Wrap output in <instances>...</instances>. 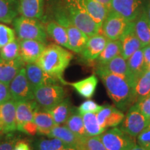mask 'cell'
I'll return each instance as SVG.
<instances>
[{
  "label": "cell",
  "instance_id": "27",
  "mask_svg": "<svg viewBox=\"0 0 150 150\" xmlns=\"http://www.w3.org/2000/svg\"><path fill=\"white\" fill-rule=\"evenodd\" d=\"M127 63L133 80L136 83L138 79L147 70L144 60L142 48L137 50L135 53L133 54L127 60Z\"/></svg>",
  "mask_w": 150,
  "mask_h": 150
},
{
  "label": "cell",
  "instance_id": "10",
  "mask_svg": "<svg viewBox=\"0 0 150 150\" xmlns=\"http://www.w3.org/2000/svg\"><path fill=\"white\" fill-rule=\"evenodd\" d=\"M129 23L125 18L110 11L102 24L101 33L108 40H120Z\"/></svg>",
  "mask_w": 150,
  "mask_h": 150
},
{
  "label": "cell",
  "instance_id": "4",
  "mask_svg": "<svg viewBox=\"0 0 150 150\" xmlns=\"http://www.w3.org/2000/svg\"><path fill=\"white\" fill-rule=\"evenodd\" d=\"M67 16L71 22L88 37L101 32V28L96 24L86 10L84 0L82 2L67 7Z\"/></svg>",
  "mask_w": 150,
  "mask_h": 150
},
{
  "label": "cell",
  "instance_id": "22",
  "mask_svg": "<svg viewBox=\"0 0 150 150\" xmlns=\"http://www.w3.org/2000/svg\"><path fill=\"white\" fill-rule=\"evenodd\" d=\"M134 27L142 47L150 45V22L145 10H142L134 20Z\"/></svg>",
  "mask_w": 150,
  "mask_h": 150
},
{
  "label": "cell",
  "instance_id": "47",
  "mask_svg": "<svg viewBox=\"0 0 150 150\" xmlns=\"http://www.w3.org/2000/svg\"><path fill=\"white\" fill-rule=\"evenodd\" d=\"M66 4V7L70 6H73L75 4H77L83 1V0H62Z\"/></svg>",
  "mask_w": 150,
  "mask_h": 150
},
{
  "label": "cell",
  "instance_id": "24",
  "mask_svg": "<svg viewBox=\"0 0 150 150\" xmlns=\"http://www.w3.org/2000/svg\"><path fill=\"white\" fill-rule=\"evenodd\" d=\"M84 4L90 16L102 29V24L110 12V9L95 0H84Z\"/></svg>",
  "mask_w": 150,
  "mask_h": 150
},
{
  "label": "cell",
  "instance_id": "49",
  "mask_svg": "<svg viewBox=\"0 0 150 150\" xmlns=\"http://www.w3.org/2000/svg\"><path fill=\"white\" fill-rule=\"evenodd\" d=\"M127 150H148L147 149H145V148L141 147V146H140L139 145H135L134 146H133V147H131V148H129V149Z\"/></svg>",
  "mask_w": 150,
  "mask_h": 150
},
{
  "label": "cell",
  "instance_id": "36",
  "mask_svg": "<svg viewBox=\"0 0 150 150\" xmlns=\"http://www.w3.org/2000/svg\"><path fill=\"white\" fill-rule=\"evenodd\" d=\"M0 57L4 61H12L20 57L19 40L15 39L0 49Z\"/></svg>",
  "mask_w": 150,
  "mask_h": 150
},
{
  "label": "cell",
  "instance_id": "53",
  "mask_svg": "<svg viewBox=\"0 0 150 150\" xmlns=\"http://www.w3.org/2000/svg\"><path fill=\"white\" fill-rule=\"evenodd\" d=\"M149 124H150V120H149Z\"/></svg>",
  "mask_w": 150,
  "mask_h": 150
},
{
  "label": "cell",
  "instance_id": "3",
  "mask_svg": "<svg viewBox=\"0 0 150 150\" xmlns=\"http://www.w3.org/2000/svg\"><path fill=\"white\" fill-rule=\"evenodd\" d=\"M13 23L19 40H35L46 43L45 28L38 19L22 16L15 19Z\"/></svg>",
  "mask_w": 150,
  "mask_h": 150
},
{
  "label": "cell",
  "instance_id": "48",
  "mask_svg": "<svg viewBox=\"0 0 150 150\" xmlns=\"http://www.w3.org/2000/svg\"><path fill=\"white\" fill-rule=\"evenodd\" d=\"M95 1H98V2L106 6H107L108 8L110 9V3H111L112 0H95Z\"/></svg>",
  "mask_w": 150,
  "mask_h": 150
},
{
  "label": "cell",
  "instance_id": "46",
  "mask_svg": "<svg viewBox=\"0 0 150 150\" xmlns=\"http://www.w3.org/2000/svg\"><path fill=\"white\" fill-rule=\"evenodd\" d=\"M142 52H143L144 60L146 65V68L150 67V45L142 47Z\"/></svg>",
  "mask_w": 150,
  "mask_h": 150
},
{
  "label": "cell",
  "instance_id": "43",
  "mask_svg": "<svg viewBox=\"0 0 150 150\" xmlns=\"http://www.w3.org/2000/svg\"><path fill=\"white\" fill-rule=\"evenodd\" d=\"M17 130L31 136H35V135L38 134L37 125H35L33 121L27 122L23 124L22 126L18 128Z\"/></svg>",
  "mask_w": 150,
  "mask_h": 150
},
{
  "label": "cell",
  "instance_id": "13",
  "mask_svg": "<svg viewBox=\"0 0 150 150\" xmlns=\"http://www.w3.org/2000/svg\"><path fill=\"white\" fill-rule=\"evenodd\" d=\"M26 75L33 91L41 86L56 83L57 79L48 74L35 63H27Z\"/></svg>",
  "mask_w": 150,
  "mask_h": 150
},
{
  "label": "cell",
  "instance_id": "41",
  "mask_svg": "<svg viewBox=\"0 0 150 150\" xmlns=\"http://www.w3.org/2000/svg\"><path fill=\"white\" fill-rule=\"evenodd\" d=\"M136 138L138 145L150 150V124L140 133Z\"/></svg>",
  "mask_w": 150,
  "mask_h": 150
},
{
  "label": "cell",
  "instance_id": "14",
  "mask_svg": "<svg viewBox=\"0 0 150 150\" xmlns=\"http://www.w3.org/2000/svg\"><path fill=\"white\" fill-rule=\"evenodd\" d=\"M125 115L123 111L115 106L106 105L97 112V118L99 125L106 130L110 127L118 126L123 120Z\"/></svg>",
  "mask_w": 150,
  "mask_h": 150
},
{
  "label": "cell",
  "instance_id": "1",
  "mask_svg": "<svg viewBox=\"0 0 150 150\" xmlns=\"http://www.w3.org/2000/svg\"><path fill=\"white\" fill-rule=\"evenodd\" d=\"M95 72L104 83L108 96L115 107L124 112L127 111L135 104L134 88L128 81L100 67H96Z\"/></svg>",
  "mask_w": 150,
  "mask_h": 150
},
{
  "label": "cell",
  "instance_id": "11",
  "mask_svg": "<svg viewBox=\"0 0 150 150\" xmlns=\"http://www.w3.org/2000/svg\"><path fill=\"white\" fill-rule=\"evenodd\" d=\"M16 130V102L10 99L0 104V135Z\"/></svg>",
  "mask_w": 150,
  "mask_h": 150
},
{
  "label": "cell",
  "instance_id": "37",
  "mask_svg": "<svg viewBox=\"0 0 150 150\" xmlns=\"http://www.w3.org/2000/svg\"><path fill=\"white\" fill-rule=\"evenodd\" d=\"M79 150H107L99 136H86L82 138Z\"/></svg>",
  "mask_w": 150,
  "mask_h": 150
},
{
  "label": "cell",
  "instance_id": "26",
  "mask_svg": "<svg viewBox=\"0 0 150 150\" xmlns=\"http://www.w3.org/2000/svg\"><path fill=\"white\" fill-rule=\"evenodd\" d=\"M47 34L50 35L56 44L70 50L68 37L66 29L57 22H50L45 27Z\"/></svg>",
  "mask_w": 150,
  "mask_h": 150
},
{
  "label": "cell",
  "instance_id": "52",
  "mask_svg": "<svg viewBox=\"0 0 150 150\" xmlns=\"http://www.w3.org/2000/svg\"><path fill=\"white\" fill-rule=\"evenodd\" d=\"M147 69H148V70H150V67H148V68H147Z\"/></svg>",
  "mask_w": 150,
  "mask_h": 150
},
{
  "label": "cell",
  "instance_id": "21",
  "mask_svg": "<svg viewBox=\"0 0 150 150\" xmlns=\"http://www.w3.org/2000/svg\"><path fill=\"white\" fill-rule=\"evenodd\" d=\"M49 138H56L65 142L69 147L79 149L80 147L81 140L83 138H80L74 134L72 131L66 126L56 125L52 129L51 131L47 136Z\"/></svg>",
  "mask_w": 150,
  "mask_h": 150
},
{
  "label": "cell",
  "instance_id": "23",
  "mask_svg": "<svg viewBox=\"0 0 150 150\" xmlns=\"http://www.w3.org/2000/svg\"><path fill=\"white\" fill-rule=\"evenodd\" d=\"M19 11L22 16L40 19L43 15L44 0H19Z\"/></svg>",
  "mask_w": 150,
  "mask_h": 150
},
{
  "label": "cell",
  "instance_id": "15",
  "mask_svg": "<svg viewBox=\"0 0 150 150\" xmlns=\"http://www.w3.org/2000/svg\"><path fill=\"white\" fill-rule=\"evenodd\" d=\"M19 43L20 57L25 63H35L46 47L45 43L35 40H19Z\"/></svg>",
  "mask_w": 150,
  "mask_h": 150
},
{
  "label": "cell",
  "instance_id": "18",
  "mask_svg": "<svg viewBox=\"0 0 150 150\" xmlns=\"http://www.w3.org/2000/svg\"><path fill=\"white\" fill-rule=\"evenodd\" d=\"M96 67H100L108 72L122 76L127 81H128L129 83L131 84L133 88L134 87L135 83L133 80L130 71L129 70L127 60L124 59L122 55L116 56L115 58H114L113 59H112L111 61H110L104 65L97 66Z\"/></svg>",
  "mask_w": 150,
  "mask_h": 150
},
{
  "label": "cell",
  "instance_id": "39",
  "mask_svg": "<svg viewBox=\"0 0 150 150\" xmlns=\"http://www.w3.org/2000/svg\"><path fill=\"white\" fill-rule=\"evenodd\" d=\"M18 140L13 132L0 135V150H13L15 144Z\"/></svg>",
  "mask_w": 150,
  "mask_h": 150
},
{
  "label": "cell",
  "instance_id": "29",
  "mask_svg": "<svg viewBox=\"0 0 150 150\" xmlns=\"http://www.w3.org/2000/svg\"><path fill=\"white\" fill-rule=\"evenodd\" d=\"M122 47L120 40H108L106 46L97 59V66H102L116 56L121 55Z\"/></svg>",
  "mask_w": 150,
  "mask_h": 150
},
{
  "label": "cell",
  "instance_id": "5",
  "mask_svg": "<svg viewBox=\"0 0 150 150\" xmlns=\"http://www.w3.org/2000/svg\"><path fill=\"white\" fill-rule=\"evenodd\" d=\"M34 99L39 106L45 110H49L61 102L65 97L63 86L58 84H50L41 86L33 91Z\"/></svg>",
  "mask_w": 150,
  "mask_h": 150
},
{
  "label": "cell",
  "instance_id": "45",
  "mask_svg": "<svg viewBox=\"0 0 150 150\" xmlns=\"http://www.w3.org/2000/svg\"><path fill=\"white\" fill-rule=\"evenodd\" d=\"M13 150H31V149L27 140H18L15 144Z\"/></svg>",
  "mask_w": 150,
  "mask_h": 150
},
{
  "label": "cell",
  "instance_id": "50",
  "mask_svg": "<svg viewBox=\"0 0 150 150\" xmlns=\"http://www.w3.org/2000/svg\"><path fill=\"white\" fill-rule=\"evenodd\" d=\"M145 11H146V13H147L148 20H149V21L150 22V4H149V6H148L147 8L146 9Z\"/></svg>",
  "mask_w": 150,
  "mask_h": 150
},
{
  "label": "cell",
  "instance_id": "32",
  "mask_svg": "<svg viewBox=\"0 0 150 150\" xmlns=\"http://www.w3.org/2000/svg\"><path fill=\"white\" fill-rule=\"evenodd\" d=\"M136 103L140 102L150 94V70L147 69L138 79L134 87ZM135 103V104H136Z\"/></svg>",
  "mask_w": 150,
  "mask_h": 150
},
{
  "label": "cell",
  "instance_id": "19",
  "mask_svg": "<svg viewBox=\"0 0 150 150\" xmlns=\"http://www.w3.org/2000/svg\"><path fill=\"white\" fill-rule=\"evenodd\" d=\"M40 106L35 99L16 102L17 129L27 122L33 121V115Z\"/></svg>",
  "mask_w": 150,
  "mask_h": 150
},
{
  "label": "cell",
  "instance_id": "33",
  "mask_svg": "<svg viewBox=\"0 0 150 150\" xmlns=\"http://www.w3.org/2000/svg\"><path fill=\"white\" fill-rule=\"evenodd\" d=\"M81 116L87 136H99L105 131L99 125L97 113H86Z\"/></svg>",
  "mask_w": 150,
  "mask_h": 150
},
{
  "label": "cell",
  "instance_id": "12",
  "mask_svg": "<svg viewBox=\"0 0 150 150\" xmlns=\"http://www.w3.org/2000/svg\"><path fill=\"white\" fill-rule=\"evenodd\" d=\"M142 0H112L110 10L132 22L142 11Z\"/></svg>",
  "mask_w": 150,
  "mask_h": 150
},
{
  "label": "cell",
  "instance_id": "44",
  "mask_svg": "<svg viewBox=\"0 0 150 150\" xmlns=\"http://www.w3.org/2000/svg\"><path fill=\"white\" fill-rule=\"evenodd\" d=\"M11 99L9 86L0 81V104Z\"/></svg>",
  "mask_w": 150,
  "mask_h": 150
},
{
  "label": "cell",
  "instance_id": "40",
  "mask_svg": "<svg viewBox=\"0 0 150 150\" xmlns=\"http://www.w3.org/2000/svg\"><path fill=\"white\" fill-rule=\"evenodd\" d=\"M103 106L97 104L93 100H86L79 106L77 111L81 115L86 113H97Z\"/></svg>",
  "mask_w": 150,
  "mask_h": 150
},
{
  "label": "cell",
  "instance_id": "34",
  "mask_svg": "<svg viewBox=\"0 0 150 150\" xmlns=\"http://www.w3.org/2000/svg\"><path fill=\"white\" fill-rule=\"evenodd\" d=\"M65 126L72 131L74 134L80 138H84L86 136L85 127L82 116L77 112H73L65 122Z\"/></svg>",
  "mask_w": 150,
  "mask_h": 150
},
{
  "label": "cell",
  "instance_id": "9",
  "mask_svg": "<svg viewBox=\"0 0 150 150\" xmlns=\"http://www.w3.org/2000/svg\"><path fill=\"white\" fill-rule=\"evenodd\" d=\"M8 86L11 99L16 102L34 99V93L27 79L25 67H22Z\"/></svg>",
  "mask_w": 150,
  "mask_h": 150
},
{
  "label": "cell",
  "instance_id": "51",
  "mask_svg": "<svg viewBox=\"0 0 150 150\" xmlns=\"http://www.w3.org/2000/svg\"><path fill=\"white\" fill-rule=\"evenodd\" d=\"M61 150H79V149H75V148H72V147H67V148H65V149H63Z\"/></svg>",
  "mask_w": 150,
  "mask_h": 150
},
{
  "label": "cell",
  "instance_id": "38",
  "mask_svg": "<svg viewBox=\"0 0 150 150\" xmlns=\"http://www.w3.org/2000/svg\"><path fill=\"white\" fill-rule=\"evenodd\" d=\"M16 39V31L3 24H0V49Z\"/></svg>",
  "mask_w": 150,
  "mask_h": 150
},
{
  "label": "cell",
  "instance_id": "17",
  "mask_svg": "<svg viewBox=\"0 0 150 150\" xmlns=\"http://www.w3.org/2000/svg\"><path fill=\"white\" fill-rule=\"evenodd\" d=\"M108 39L102 33H98L88 38L85 47L81 52V56L86 61H95L106 46Z\"/></svg>",
  "mask_w": 150,
  "mask_h": 150
},
{
  "label": "cell",
  "instance_id": "2",
  "mask_svg": "<svg viewBox=\"0 0 150 150\" xmlns=\"http://www.w3.org/2000/svg\"><path fill=\"white\" fill-rule=\"evenodd\" d=\"M72 58V54L63 47L58 44H51L45 47L35 63L48 74L62 83L66 84L63 79V74Z\"/></svg>",
  "mask_w": 150,
  "mask_h": 150
},
{
  "label": "cell",
  "instance_id": "28",
  "mask_svg": "<svg viewBox=\"0 0 150 150\" xmlns=\"http://www.w3.org/2000/svg\"><path fill=\"white\" fill-rule=\"evenodd\" d=\"M33 122L37 125L38 134L47 136L54 127L56 126L53 117L50 112L43 110H37L33 115Z\"/></svg>",
  "mask_w": 150,
  "mask_h": 150
},
{
  "label": "cell",
  "instance_id": "6",
  "mask_svg": "<svg viewBox=\"0 0 150 150\" xmlns=\"http://www.w3.org/2000/svg\"><path fill=\"white\" fill-rule=\"evenodd\" d=\"M99 137L107 150H127L136 145V138L118 127L105 130Z\"/></svg>",
  "mask_w": 150,
  "mask_h": 150
},
{
  "label": "cell",
  "instance_id": "16",
  "mask_svg": "<svg viewBox=\"0 0 150 150\" xmlns=\"http://www.w3.org/2000/svg\"><path fill=\"white\" fill-rule=\"evenodd\" d=\"M120 40L121 42L122 47L121 55L126 60L128 59L137 50L142 48L141 43L135 33L134 21L129 22Z\"/></svg>",
  "mask_w": 150,
  "mask_h": 150
},
{
  "label": "cell",
  "instance_id": "20",
  "mask_svg": "<svg viewBox=\"0 0 150 150\" xmlns=\"http://www.w3.org/2000/svg\"><path fill=\"white\" fill-rule=\"evenodd\" d=\"M24 65L21 57L12 61H4L0 57V81L9 85Z\"/></svg>",
  "mask_w": 150,
  "mask_h": 150
},
{
  "label": "cell",
  "instance_id": "31",
  "mask_svg": "<svg viewBox=\"0 0 150 150\" xmlns=\"http://www.w3.org/2000/svg\"><path fill=\"white\" fill-rule=\"evenodd\" d=\"M19 13V1L17 0H0V22L10 24Z\"/></svg>",
  "mask_w": 150,
  "mask_h": 150
},
{
  "label": "cell",
  "instance_id": "42",
  "mask_svg": "<svg viewBox=\"0 0 150 150\" xmlns=\"http://www.w3.org/2000/svg\"><path fill=\"white\" fill-rule=\"evenodd\" d=\"M140 111L150 120V94L140 102L135 104Z\"/></svg>",
  "mask_w": 150,
  "mask_h": 150
},
{
  "label": "cell",
  "instance_id": "8",
  "mask_svg": "<svg viewBox=\"0 0 150 150\" xmlns=\"http://www.w3.org/2000/svg\"><path fill=\"white\" fill-rule=\"evenodd\" d=\"M149 124V120L134 104L127 110L123 120L119 125V128L136 138Z\"/></svg>",
  "mask_w": 150,
  "mask_h": 150
},
{
  "label": "cell",
  "instance_id": "25",
  "mask_svg": "<svg viewBox=\"0 0 150 150\" xmlns=\"http://www.w3.org/2000/svg\"><path fill=\"white\" fill-rule=\"evenodd\" d=\"M98 79L95 75H91L83 79L70 83V85L76 91L80 96L83 98L90 99L95 93Z\"/></svg>",
  "mask_w": 150,
  "mask_h": 150
},
{
  "label": "cell",
  "instance_id": "30",
  "mask_svg": "<svg viewBox=\"0 0 150 150\" xmlns=\"http://www.w3.org/2000/svg\"><path fill=\"white\" fill-rule=\"evenodd\" d=\"M46 111L51 114L56 125H60L62 124H65L68 117L73 112V108L70 99L65 98L54 108Z\"/></svg>",
  "mask_w": 150,
  "mask_h": 150
},
{
  "label": "cell",
  "instance_id": "7",
  "mask_svg": "<svg viewBox=\"0 0 150 150\" xmlns=\"http://www.w3.org/2000/svg\"><path fill=\"white\" fill-rule=\"evenodd\" d=\"M56 22L66 29L70 45V50L75 53H81L89 37L79 29L71 22L68 16L65 13H57L56 15Z\"/></svg>",
  "mask_w": 150,
  "mask_h": 150
},
{
  "label": "cell",
  "instance_id": "35",
  "mask_svg": "<svg viewBox=\"0 0 150 150\" xmlns=\"http://www.w3.org/2000/svg\"><path fill=\"white\" fill-rule=\"evenodd\" d=\"M67 147H70L56 138L38 140L34 145L35 150H61Z\"/></svg>",
  "mask_w": 150,
  "mask_h": 150
}]
</instances>
